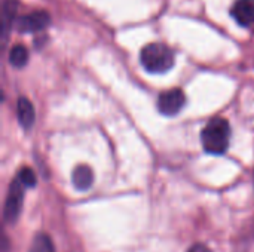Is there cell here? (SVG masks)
Returning a JSON list of instances; mask_svg holds the SVG:
<instances>
[{
    "label": "cell",
    "instance_id": "1",
    "mask_svg": "<svg viewBox=\"0 0 254 252\" xmlns=\"http://www.w3.org/2000/svg\"><path fill=\"white\" fill-rule=\"evenodd\" d=\"M201 141L204 150L211 154L226 153L231 141V125L226 119H211L201 132Z\"/></svg>",
    "mask_w": 254,
    "mask_h": 252
},
{
    "label": "cell",
    "instance_id": "2",
    "mask_svg": "<svg viewBox=\"0 0 254 252\" xmlns=\"http://www.w3.org/2000/svg\"><path fill=\"white\" fill-rule=\"evenodd\" d=\"M174 59L176 56L173 49L164 43H150L144 46L140 53V61L144 70L155 74H162L171 70Z\"/></svg>",
    "mask_w": 254,
    "mask_h": 252
},
{
    "label": "cell",
    "instance_id": "3",
    "mask_svg": "<svg viewBox=\"0 0 254 252\" xmlns=\"http://www.w3.org/2000/svg\"><path fill=\"white\" fill-rule=\"evenodd\" d=\"M24 189L25 186L16 178L10 183L7 196L4 201V209H3V218L6 223L13 224L16 223L21 209H22V202H24Z\"/></svg>",
    "mask_w": 254,
    "mask_h": 252
},
{
    "label": "cell",
    "instance_id": "4",
    "mask_svg": "<svg viewBox=\"0 0 254 252\" xmlns=\"http://www.w3.org/2000/svg\"><path fill=\"white\" fill-rule=\"evenodd\" d=\"M186 104V95L182 89L174 88L162 92L158 98V108L165 116H174L182 111Z\"/></svg>",
    "mask_w": 254,
    "mask_h": 252
},
{
    "label": "cell",
    "instance_id": "5",
    "mask_svg": "<svg viewBox=\"0 0 254 252\" xmlns=\"http://www.w3.org/2000/svg\"><path fill=\"white\" fill-rule=\"evenodd\" d=\"M49 22H51L49 13L43 10H37V12H31L28 15L21 16L16 22V27L21 33H36V31L46 28Z\"/></svg>",
    "mask_w": 254,
    "mask_h": 252
},
{
    "label": "cell",
    "instance_id": "6",
    "mask_svg": "<svg viewBox=\"0 0 254 252\" xmlns=\"http://www.w3.org/2000/svg\"><path fill=\"white\" fill-rule=\"evenodd\" d=\"M231 15L243 27L254 24V0H237L231 9Z\"/></svg>",
    "mask_w": 254,
    "mask_h": 252
},
{
    "label": "cell",
    "instance_id": "7",
    "mask_svg": "<svg viewBox=\"0 0 254 252\" xmlns=\"http://www.w3.org/2000/svg\"><path fill=\"white\" fill-rule=\"evenodd\" d=\"M71 181H73V186L80 190V192H85L88 189H91L92 183H94V174H92V169L86 165H80L77 166L74 171H73V175H71Z\"/></svg>",
    "mask_w": 254,
    "mask_h": 252
},
{
    "label": "cell",
    "instance_id": "8",
    "mask_svg": "<svg viewBox=\"0 0 254 252\" xmlns=\"http://www.w3.org/2000/svg\"><path fill=\"white\" fill-rule=\"evenodd\" d=\"M16 108H18L16 111H18L19 125L24 128H31V125L34 123V107H33L31 101L27 100L25 97H21L18 100Z\"/></svg>",
    "mask_w": 254,
    "mask_h": 252
},
{
    "label": "cell",
    "instance_id": "9",
    "mask_svg": "<svg viewBox=\"0 0 254 252\" xmlns=\"http://www.w3.org/2000/svg\"><path fill=\"white\" fill-rule=\"evenodd\" d=\"M28 252H55V247H54L52 239L48 235L39 233L34 236Z\"/></svg>",
    "mask_w": 254,
    "mask_h": 252
},
{
    "label": "cell",
    "instance_id": "10",
    "mask_svg": "<svg viewBox=\"0 0 254 252\" xmlns=\"http://www.w3.org/2000/svg\"><path fill=\"white\" fill-rule=\"evenodd\" d=\"M28 50H27V48L25 46H22V45H16V46H13L12 49H10V52H9V61H10V64L13 65V67H16V68H21V67H24L25 64H27V61H28Z\"/></svg>",
    "mask_w": 254,
    "mask_h": 252
},
{
    "label": "cell",
    "instance_id": "11",
    "mask_svg": "<svg viewBox=\"0 0 254 252\" xmlns=\"http://www.w3.org/2000/svg\"><path fill=\"white\" fill-rule=\"evenodd\" d=\"M25 187H34L36 186V174L33 172V169L30 168H22L19 172H18V177H16Z\"/></svg>",
    "mask_w": 254,
    "mask_h": 252
},
{
    "label": "cell",
    "instance_id": "12",
    "mask_svg": "<svg viewBox=\"0 0 254 252\" xmlns=\"http://www.w3.org/2000/svg\"><path fill=\"white\" fill-rule=\"evenodd\" d=\"M188 252H211V250L208 247L202 245V244H196V245H193Z\"/></svg>",
    "mask_w": 254,
    "mask_h": 252
}]
</instances>
